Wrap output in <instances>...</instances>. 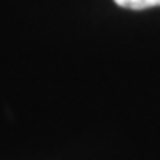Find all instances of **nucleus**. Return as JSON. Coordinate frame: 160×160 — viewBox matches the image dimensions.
<instances>
[{
    "label": "nucleus",
    "instance_id": "obj_1",
    "mask_svg": "<svg viewBox=\"0 0 160 160\" xmlns=\"http://www.w3.org/2000/svg\"><path fill=\"white\" fill-rule=\"evenodd\" d=\"M114 2L116 6L123 9H133V11H142V9L160 6V0H114Z\"/></svg>",
    "mask_w": 160,
    "mask_h": 160
}]
</instances>
